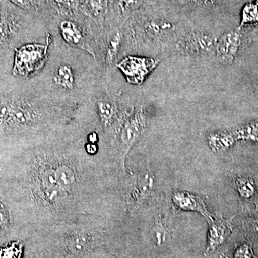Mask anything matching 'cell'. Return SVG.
I'll return each instance as SVG.
<instances>
[{
  "label": "cell",
  "mask_w": 258,
  "mask_h": 258,
  "mask_svg": "<svg viewBox=\"0 0 258 258\" xmlns=\"http://www.w3.org/2000/svg\"><path fill=\"white\" fill-rule=\"evenodd\" d=\"M86 149L90 154H94L97 151V146L93 143H90L86 146Z\"/></svg>",
  "instance_id": "26"
},
{
  "label": "cell",
  "mask_w": 258,
  "mask_h": 258,
  "mask_svg": "<svg viewBox=\"0 0 258 258\" xmlns=\"http://www.w3.org/2000/svg\"><path fill=\"white\" fill-rule=\"evenodd\" d=\"M172 199L174 205L181 210L198 212L202 214L207 220L212 217L200 197L186 191H176L173 195Z\"/></svg>",
  "instance_id": "8"
},
{
  "label": "cell",
  "mask_w": 258,
  "mask_h": 258,
  "mask_svg": "<svg viewBox=\"0 0 258 258\" xmlns=\"http://www.w3.org/2000/svg\"><path fill=\"white\" fill-rule=\"evenodd\" d=\"M236 187L241 196L244 198H249L253 196L255 188L253 181L250 179L240 178L236 180Z\"/></svg>",
  "instance_id": "19"
},
{
  "label": "cell",
  "mask_w": 258,
  "mask_h": 258,
  "mask_svg": "<svg viewBox=\"0 0 258 258\" xmlns=\"http://www.w3.org/2000/svg\"><path fill=\"white\" fill-rule=\"evenodd\" d=\"M254 3H255V5L258 7V0H254Z\"/></svg>",
  "instance_id": "28"
},
{
  "label": "cell",
  "mask_w": 258,
  "mask_h": 258,
  "mask_svg": "<svg viewBox=\"0 0 258 258\" xmlns=\"http://www.w3.org/2000/svg\"><path fill=\"white\" fill-rule=\"evenodd\" d=\"M242 45L240 28L225 32L215 44V52L217 60L224 64L233 63L240 53Z\"/></svg>",
  "instance_id": "4"
},
{
  "label": "cell",
  "mask_w": 258,
  "mask_h": 258,
  "mask_svg": "<svg viewBox=\"0 0 258 258\" xmlns=\"http://www.w3.org/2000/svg\"><path fill=\"white\" fill-rule=\"evenodd\" d=\"M85 5L93 18L101 20L108 12V0H86Z\"/></svg>",
  "instance_id": "18"
},
{
  "label": "cell",
  "mask_w": 258,
  "mask_h": 258,
  "mask_svg": "<svg viewBox=\"0 0 258 258\" xmlns=\"http://www.w3.org/2000/svg\"><path fill=\"white\" fill-rule=\"evenodd\" d=\"M49 40L46 45L29 44L18 49L15 59L14 73L29 77L43 69L48 56Z\"/></svg>",
  "instance_id": "1"
},
{
  "label": "cell",
  "mask_w": 258,
  "mask_h": 258,
  "mask_svg": "<svg viewBox=\"0 0 258 258\" xmlns=\"http://www.w3.org/2000/svg\"><path fill=\"white\" fill-rule=\"evenodd\" d=\"M235 134L226 131H215L207 136L209 147L215 152H222L233 146L235 142Z\"/></svg>",
  "instance_id": "12"
},
{
  "label": "cell",
  "mask_w": 258,
  "mask_h": 258,
  "mask_svg": "<svg viewBox=\"0 0 258 258\" xmlns=\"http://www.w3.org/2000/svg\"><path fill=\"white\" fill-rule=\"evenodd\" d=\"M123 39V33L118 30L113 32L108 37L106 47V59L108 64H113L118 58Z\"/></svg>",
  "instance_id": "14"
},
{
  "label": "cell",
  "mask_w": 258,
  "mask_h": 258,
  "mask_svg": "<svg viewBox=\"0 0 258 258\" xmlns=\"http://www.w3.org/2000/svg\"><path fill=\"white\" fill-rule=\"evenodd\" d=\"M59 32L68 45L88 52L94 58L96 57L94 49L91 45V40L77 23L71 20H62L59 25Z\"/></svg>",
  "instance_id": "6"
},
{
  "label": "cell",
  "mask_w": 258,
  "mask_h": 258,
  "mask_svg": "<svg viewBox=\"0 0 258 258\" xmlns=\"http://www.w3.org/2000/svg\"><path fill=\"white\" fill-rule=\"evenodd\" d=\"M145 0H118L120 11L125 14L137 11L143 6Z\"/></svg>",
  "instance_id": "21"
},
{
  "label": "cell",
  "mask_w": 258,
  "mask_h": 258,
  "mask_svg": "<svg viewBox=\"0 0 258 258\" xmlns=\"http://www.w3.org/2000/svg\"><path fill=\"white\" fill-rule=\"evenodd\" d=\"M159 61L149 57L127 56L117 64L128 83L141 85L156 69Z\"/></svg>",
  "instance_id": "2"
},
{
  "label": "cell",
  "mask_w": 258,
  "mask_h": 258,
  "mask_svg": "<svg viewBox=\"0 0 258 258\" xmlns=\"http://www.w3.org/2000/svg\"><path fill=\"white\" fill-rule=\"evenodd\" d=\"M56 180L61 189L72 187L76 183V174L72 168L66 164L57 166L55 170Z\"/></svg>",
  "instance_id": "15"
},
{
  "label": "cell",
  "mask_w": 258,
  "mask_h": 258,
  "mask_svg": "<svg viewBox=\"0 0 258 258\" xmlns=\"http://www.w3.org/2000/svg\"><path fill=\"white\" fill-rule=\"evenodd\" d=\"M147 128V120L142 108L136 110L130 116L127 118L119 134L120 146L124 152L132 149L134 144L142 137Z\"/></svg>",
  "instance_id": "5"
},
{
  "label": "cell",
  "mask_w": 258,
  "mask_h": 258,
  "mask_svg": "<svg viewBox=\"0 0 258 258\" xmlns=\"http://www.w3.org/2000/svg\"><path fill=\"white\" fill-rule=\"evenodd\" d=\"M97 112L104 126H111L116 120L118 114V106L114 97L108 94L98 97Z\"/></svg>",
  "instance_id": "11"
},
{
  "label": "cell",
  "mask_w": 258,
  "mask_h": 258,
  "mask_svg": "<svg viewBox=\"0 0 258 258\" xmlns=\"http://www.w3.org/2000/svg\"><path fill=\"white\" fill-rule=\"evenodd\" d=\"M257 23L258 7L255 3L249 2L242 7L240 28L247 25H257Z\"/></svg>",
  "instance_id": "17"
},
{
  "label": "cell",
  "mask_w": 258,
  "mask_h": 258,
  "mask_svg": "<svg viewBox=\"0 0 258 258\" xmlns=\"http://www.w3.org/2000/svg\"><path fill=\"white\" fill-rule=\"evenodd\" d=\"M176 5L187 10H199L202 13H215L220 10L225 0H172Z\"/></svg>",
  "instance_id": "13"
},
{
  "label": "cell",
  "mask_w": 258,
  "mask_h": 258,
  "mask_svg": "<svg viewBox=\"0 0 258 258\" xmlns=\"http://www.w3.org/2000/svg\"><path fill=\"white\" fill-rule=\"evenodd\" d=\"M42 186L47 197L52 200L57 195V189H60L56 180L55 170L47 169L42 173L41 176Z\"/></svg>",
  "instance_id": "16"
},
{
  "label": "cell",
  "mask_w": 258,
  "mask_h": 258,
  "mask_svg": "<svg viewBox=\"0 0 258 258\" xmlns=\"http://www.w3.org/2000/svg\"><path fill=\"white\" fill-rule=\"evenodd\" d=\"M21 246L18 243H13L0 251V258H20Z\"/></svg>",
  "instance_id": "22"
},
{
  "label": "cell",
  "mask_w": 258,
  "mask_h": 258,
  "mask_svg": "<svg viewBox=\"0 0 258 258\" xmlns=\"http://www.w3.org/2000/svg\"><path fill=\"white\" fill-rule=\"evenodd\" d=\"M97 139H98V136L96 133H92L90 135L89 140L91 143L95 144L97 142Z\"/></svg>",
  "instance_id": "27"
},
{
  "label": "cell",
  "mask_w": 258,
  "mask_h": 258,
  "mask_svg": "<svg viewBox=\"0 0 258 258\" xmlns=\"http://www.w3.org/2000/svg\"><path fill=\"white\" fill-rule=\"evenodd\" d=\"M12 1L14 2L17 5L23 7L25 9L30 7V0H12Z\"/></svg>",
  "instance_id": "25"
},
{
  "label": "cell",
  "mask_w": 258,
  "mask_h": 258,
  "mask_svg": "<svg viewBox=\"0 0 258 258\" xmlns=\"http://www.w3.org/2000/svg\"><path fill=\"white\" fill-rule=\"evenodd\" d=\"M51 84L58 91L73 93L79 85V77L74 68L69 62L56 64L51 74Z\"/></svg>",
  "instance_id": "7"
},
{
  "label": "cell",
  "mask_w": 258,
  "mask_h": 258,
  "mask_svg": "<svg viewBox=\"0 0 258 258\" xmlns=\"http://www.w3.org/2000/svg\"><path fill=\"white\" fill-rule=\"evenodd\" d=\"M175 28L174 22L159 17L147 19L143 25V32L149 38H162L172 33Z\"/></svg>",
  "instance_id": "9"
},
{
  "label": "cell",
  "mask_w": 258,
  "mask_h": 258,
  "mask_svg": "<svg viewBox=\"0 0 258 258\" xmlns=\"http://www.w3.org/2000/svg\"><path fill=\"white\" fill-rule=\"evenodd\" d=\"M12 33L11 25L4 17L0 16V43L8 40Z\"/></svg>",
  "instance_id": "24"
},
{
  "label": "cell",
  "mask_w": 258,
  "mask_h": 258,
  "mask_svg": "<svg viewBox=\"0 0 258 258\" xmlns=\"http://www.w3.org/2000/svg\"><path fill=\"white\" fill-rule=\"evenodd\" d=\"M153 186V179L150 176V174H146L144 177L139 180L138 186L137 187L136 192L139 195V197H142L143 195L148 194L150 191Z\"/></svg>",
  "instance_id": "23"
},
{
  "label": "cell",
  "mask_w": 258,
  "mask_h": 258,
  "mask_svg": "<svg viewBox=\"0 0 258 258\" xmlns=\"http://www.w3.org/2000/svg\"><path fill=\"white\" fill-rule=\"evenodd\" d=\"M209 223L208 251L214 249L223 243L226 237L230 234V224L221 218H211L208 220Z\"/></svg>",
  "instance_id": "10"
},
{
  "label": "cell",
  "mask_w": 258,
  "mask_h": 258,
  "mask_svg": "<svg viewBox=\"0 0 258 258\" xmlns=\"http://www.w3.org/2000/svg\"><path fill=\"white\" fill-rule=\"evenodd\" d=\"M215 41L212 34L203 30H191L181 37L179 50L184 55L199 56L208 55L215 51Z\"/></svg>",
  "instance_id": "3"
},
{
  "label": "cell",
  "mask_w": 258,
  "mask_h": 258,
  "mask_svg": "<svg viewBox=\"0 0 258 258\" xmlns=\"http://www.w3.org/2000/svg\"><path fill=\"white\" fill-rule=\"evenodd\" d=\"M235 135L236 138L257 140L258 139V123H252L240 128L236 132Z\"/></svg>",
  "instance_id": "20"
}]
</instances>
